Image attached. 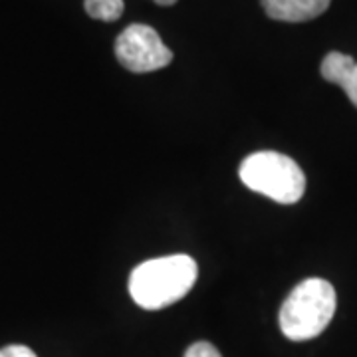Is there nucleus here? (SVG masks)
Here are the masks:
<instances>
[{
	"instance_id": "nucleus-1",
	"label": "nucleus",
	"mask_w": 357,
	"mask_h": 357,
	"mask_svg": "<svg viewBox=\"0 0 357 357\" xmlns=\"http://www.w3.org/2000/svg\"><path fill=\"white\" fill-rule=\"evenodd\" d=\"M199 266L187 255L163 256L133 268L129 294L143 310H161L183 300L197 282Z\"/></svg>"
},
{
	"instance_id": "nucleus-2",
	"label": "nucleus",
	"mask_w": 357,
	"mask_h": 357,
	"mask_svg": "<svg viewBox=\"0 0 357 357\" xmlns=\"http://www.w3.org/2000/svg\"><path fill=\"white\" fill-rule=\"evenodd\" d=\"M337 306L335 290L324 278L300 282L280 307V330L292 342H307L324 332Z\"/></svg>"
},
{
	"instance_id": "nucleus-3",
	"label": "nucleus",
	"mask_w": 357,
	"mask_h": 357,
	"mask_svg": "<svg viewBox=\"0 0 357 357\" xmlns=\"http://www.w3.org/2000/svg\"><path fill=\"white\" fill-rule=\"evenodd\" d=\"M246 189L260 192L274 203L294 204L306 192V175L288 155L278 151H256L238 169Z\"/></svg>"
},
{
	"instance_id": "nucleus-4",
	"label": "nucleus",
	"mask_w": 357,
	"mask_h": 357,
	"mask_svg": "<svg viewBox=\"0 0 357 357\" xmlns=\"http://www.w3.org/2000/svg\"><path fill=\"white\" fill-rule=\"evenodd\" d=\"M115 56L119 64L133 74H149L171 64L173 52L147 24L128 26L115 40Z\"/></svg>"
},
{
	"instance_id": "nucleus-5",
	"label": "nucleus",
	"mask_w": 357,
	"mask_h": 357,
	"mask_svg": "<svg viewBox=\"0 0 357 357\" xmlns=\"http://www.w3.org/2000/svg\"><path fill=\"white\" fill-rule=\"evenodd\" d=\"M332 0H262L270 18L282 22H306L314 20L330 8Z\"/></svg>"
},
{
	"instance_id": "nucleus-6",
	"label": "nucleus",
	"mask_w": 357,
	"mask_h": 357,
	"mask_svg": "<svg viewBox=\"0 0 357 357\" xmlns=\"http://www.w3.org/2000/svg\"><path fill=\"white\" fill-rule=\"evenodd\" d=\"M321 77L344 89L357 107V62L342 52H330L321 62Z\"/></svg>"
},
{
	"instance_id": "nucleus-7",
	"label": "nucleus",
	"mask_w": 357,
	"mask_h": 357,
	"mask_svg": "<svg viewBox=\"0 0 357 357\" xmlns=\"http://www.w3.org/2000/svg\"><path fill=\"white\" fill-rule=\"evenodd\" d=\"M86 13L103 22H115L123 14V0H86Z\"/></svg>"
},
{
	"instance_id": "nucleus-8",
	"label": "nucleus",
	"mask_w": 357,
	"mask_h": 357,
	"mask_svg": "<svg viewBox=\"0 0 357 357\" xmlns=\"http://www.w3.org/2000/svg\"><path fill=\"white\" fill-rule=\"evenodd\" d=\"M185 357H222L220 356V351H218L217 347L213 344H208V342H197V344H192L189 349H187V354Z\"/></svg>"
},
{
	"instance_id": "nucleus-9",
	"label": "nucleus",
	"mask_w": 357,
	"mask_h": 357,
	"mask_svg": "<svg viewBox=\"0 0 357 357\" xmlns=\"http://www.w3.org/2000/svg\"><path fill=\"white\" fill-rule=\"evenodd\" d=\"M0 357H38L26 345H6L0 349Z\"/></svg>"
},
{
	"instance_id": "nucleus-10",
	"label": "nucleus",
	"mask_w": 357,
	"mask_h": 357,
	"mask_svg": "<svg viewBox=\"0 0 357 357\" xmlns=\"http://www.w3.org/2000/svg\"><path fill=\"white\" fill-rule=\"evenodd\" d=\"M153 2H157L159 6H171V4H175L177 0H153Z\"/></svg>"
}]
</instances>
